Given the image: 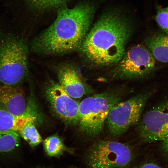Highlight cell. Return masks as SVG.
<instances>
[{"mask_svg":"<svg viewBox=\"0 0 168 168\" xmlns=\"http://www.w3.org/2000/svg\"><path fill=\"white\" fill-rule=\"evenodd\" d=\"M17 116L11 114L0 104V131L16 132Z\"/></svg>","mask_w":168,"mask_h":168,"instance_id":"e0dca14e","label":"cell"},{"mask_svg":"<svg viewBox=\"0 0 168 168\" xmlns=\"http://www.w3.org/2000/svg\"><path fill=\"white\" fill-rule=\"evenodd\" d=\"M135 168H162L158 165L153 163H145L139 167Z\"/></svg>","mask_w":168,"mask_h":168,"instance_id":"d6986e66","label":"cell"},{"mask_svg":"<svg viewBox=\"0 0 168 168\" xmlns=\"http://www.w3.org/2000/svg\"><path fill=\"white\" fill-rule=\"evenodd\" d=\"M155 58L149 50L141 45L126 50L110 72L114 79H134L149 74L154 69Z\"/></svg>","mask_w":168,"mask_h":168,"instance_id":"52a82bcc","label":"cell"},{"mask_svg":"<svg viewBox=\"0 0 168 168\" xmlns=\"http://www.w3.org/2000/svg\"><path fill=\"white\" fill-rule=\"evenodd\" d=\"M146 44L154 58L161 62H168V35L155 34L146 40Z\"/></svg>","mask_w":168,"mask_h":168,"instance_id":"5bb4252c","label":"cell"},{"mask_svg":"<svg viewBox=\"0 0 168 168\" xmlns=\"http://www.w3.org/2000/svg\"><path fill=\"white\" fill-rule=\"evenodd\" d=\"M121 97L114 91H107L86 97L79 103L80 131L90 137H95L101 133L109 113Z\"/></svg>","mask_w":168,"mask_h":168,"instance_id":"277c9868","label":"cell"},{"mask_svg":"<svg viewBox=\"0 0 168 168\" xmlns=\"http://www.w3.org/2000/svg\"><path fill=\"white\" fill-rule=\"evenodd\" d=\"M0 104L11 114L17 116L26 111L28 103L21 88L1 84L0 85Z\"/></svg>","mask_w":168,"mask_h":168,"instance_id":"7c38bea8","label":"cell"},{"mask_svg":"<svg viewBox=\"0 0 168 168\" xmlns=\"http://www.w3.org/2000/svg\"><path fill=\"white\" fill-rule=\"evenodd\" d=\"M162 142L163 149L168 156V135L162 140Z\"/></svg>","mask_w":168,"mask_h":168,"instance_id":"ffe728a7","label":"cell"},{"mask_svg":"<svg viewBox=\"0 0 168 168\" xmlns=\"http://www.w3.org/2000/svg\"><path fill=\"white\" fill-rule=\"evenodd\" d=\"M133 156L132 149L128 145L101 140L91 147L85 157L87 164L92 168H120L128 165Z\"/></svg>","mask_w":168,"mask_h":168,"instance_id":"8992f818","label":"cell"},{"mask_svg":"<svg viewBox=\"0 0 168 168\" xmlns=\"http://www.w3.org/2000/svg\"><path fill=\"white\" fill-rule=\"evenodd\" d=\"M152 94V92L141 93L114 105L106 121L110 133L114 137L120 136L131 127L138 124L147 101Z\"/></svg>","mask_w":168,"mask_h":168,"instance_id":"5b68a950","label":"cell"},{"mask_svg":"<svg viewBox=\"0 0 168 168\" xmlns=\"http://www.w3.org/2000/svg\"><path fill=\"white\" fill-rule=\"evenodd\" d=\"M44 147L48 155L51 157H58L66 151L70 153L73 149L66 146L62 140L57 134L47 138L43 142Z\"/></svg>","mask_w":168,"mask_h":168,"instance_id":"9a60e30c","label":"cell"},{"mask_svg":"<svg viewBox=\"0 0 168 168\" xmlns=\"http://www.w3.org/2000/svg\"><path fill=\"white\" fill-rule=\"evenodd\" d=\"M156 13L154 19L160 28L168 35V6L162 7L160 5L156 7Z\"/></svg>","mask_w":168,"mask_h":168,"instance_id":"ac0fdd59","label":"cell"},{"mask_svg":"<svg viewBox=\"0 0 168 168\" xmlns=\"http://www.w3.org/2000/svg\"><path fill=\"white\" fill-rule=\"evenodd\" d=\"M0 17V83L18 86L28 73V47L25 40L6 28Z\"/></svg>","mask_w":168,"mask_h":168,"instance_id":"3957f363","label":"cell"},{"mask_svg":"<svg viewBox=\"0 0 168 168\" xmlns=\"http://www.w3.org/2000/svg\"><path fill=\"white\" fill-rule=\"evenodd\" d=\"M20 142V136L17 132L0 131V153L13 151L19 146Z\"/></svg>","mask_w":168,"mask_h":168,"instance_id":"2e32d148","label":"cell"},{"mask_svg":"<svg viewBox=\"0 0 168 168\" xmlns=\"http://www.w3.org/2000/svg\"><path fill=\"white\" fill-rule=\"evenodd\" d=\"M57 72L58 83L73 98L80 99L86 93L90 92V88L74 66L68 64L63 65L58 68Z\"/></svg>","mask_w":168,"mask_h":168,"instance_id":"30bf717a","label":"cell"},{"mask_svg":"<svg viewBox=\"0 0 168 168\" xmlns=\"http://www.w3.org/2000/svg\"><path fill=\"white\" fill-rule=\"evenodd\" d=\"M46 98L52 111L66 124L77 125L79 103L70 96L58 83L50 81L45 91Z\"/></svg>","mask_w":168,"mask_h":168,"instance_id":"ba28073f","label":"cell"},{"mask_svg":"<svg viewBox=\"0 0 168 168\" xmlns=\"http://www.w3.org/2000/svg\"><path fill=\"white\" fill-rule=\"evenodd\" d=\"M68 0H3L12 15L24 6L32 11H42L61 7Z\"/></svg>","mask_w":168,"mask_h":168,"instance_id":"4fadbf2b","label":"cell"},{"mask_svg":"<svg viewBox=\"0 0 168 168\" xmlns=\"http://www.w3.org/2000/svg\"><path fill=\"white\" fill-rule=\"evenodd\" d=\"M32 104L29 103L26 111L17 116L16 130L32 147L42 141V139L36 127L37 114Z\"/></svg>","mask_w":168,"mask_h":168,"instance_id":"8fae6325","label":"cell"},{"mask_svg":"<svg viewBox=\"0 0 168 168\" xmlns=\"http://www.w3.org/2000/svg\"><path fill=\"white\" fill-rule=\"evenodd\" d=\"M94 11V7L87 3L71 8H60L54 21L32 41V50L51 55L79 49L88 32Z\"/></svg>","mask_w":168,"mask_h":168,"instance_id":"7a4b0ae2","label":"cell"},{"mask_svg":"<svg viewBox=\"0 0 168 168\" xmlns=\"http://www.w3.org/2000/svg\"><path fill=\"white\" fill-rule=\"evenodd\" d=\"M138 124V134L142 141H162L168 135V102L147 111Z\"/></svg>","mask_w":168,"mask_h":168,"instance_id":"9c48e42d","label":"cell"},{"mask_svg":"<svg viewBox=\"0 0 168 168\" xmlns=\"http://www.w3.org/2000/svg\"><path fill=\"white\" fill-rule=\"evenodd\" d=\"M132 30L129 21L119 13L104 14L87 33L80 48L85 59L95 67L115 65L126 51Z\"/></svg>","mask_w":168,"mask_h":168,"instance_id":"6da1fadb","label":"cell"}]
</instances>
